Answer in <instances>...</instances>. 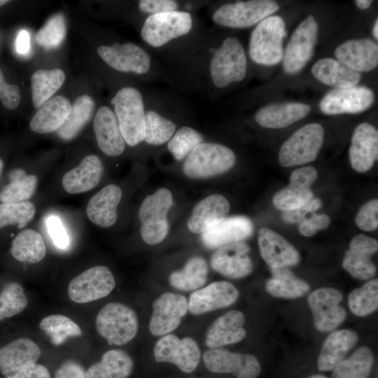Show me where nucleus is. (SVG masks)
<instances>
[{"instance_id": "nucleus-14", "label": "nucleus", "mask_w": 378, "mask_h": 378, "mask_svg": "<svg viewBox=\"0 0 378 378\" xmlns=\"http://www.w3.org/2000/svg\"><path fill=\"white\" fill-rule=\"evenodd\" d=\"M174 102L164 97L150 96L146 99V132L144 142L159 146L167 144L178 128L168 113Z\"/></svg>"}, {"instance_id": "nucleus-25", "label": "nucleus", "mask_w": 378, "mask_h": 378, "mask_svg": "<svg viewBox=\"0 0 378 378\" xmlns=\"http://www.w3.org/2000/svg\"><path fill=\"white\" fill-rule=\"evenodd\" d=\"M93 129L97 144L106 155H120L125 149V141L120 133L113 110L107 106H102L97 111Z\"/></svg>"}, {"instance_id": "nucleus-26", "label": "nucleus", "mask_w": 378, "mask_h": 378, "mask_svg": "<svg viewBox=\"0 0 378 378\" xmlns=\"http://www.w3.org/2000/svg\"><path fill=\"white\" fill-rule=\"evenodd\" d=\"M244 314L239 310H231L216 318L209 327L205 344L210 349L237 343L246 337L243 327Z\"/></svg>"}, {"instance_id": "nucleus-30", "label": "nucleus", "mask_w": 378, "mask_h": 378, "mask_svg": "<svg viewBox=\"0 0 378 378\" xmlns=\"http://www.w3.org/2000/svg\"><path fill=\"white\" fill-rule=\"evenodd\" d=\"M103 174V164L99 158L90 155L83 158L80 164L64 175L62 183L70 194L89 191L99 183Z\"/></svg>"}, {"instance_id": "nucleus-45", "label": "nucleus", "mask_w": 378, "mask_h": 378, "mask_svg": "<svg viewBox=\"0 0 378 378\" xmlns=\"http://www.w3.org/2000/svg\"><path fill=\"white\" fill-rule=\"evenodd\" d=\"M351 312L358 316L369 315L378 307V280L373 279L353 290L348 297Z\"/></svg>"}, {"instance_id": "nucleus-11", "label": "nucleus", "mask_w": 378, "mask_h": 378, "mask_svg": "<svg viewBox=\"0 0 378 378\" xmlns=\"http://www.w3.org/2000/svg\"><path fill=\"white\" fill-rule=\"evenodd\" d=\"M115 286V278L107 267L94 266L70 281L68 295L74 302L87 303L107 296Z\"/></svg>"}, {"instance_id": "nucleus-18", "label": "nucleus", "mask_w": 378, "mask_h": 378, "mask_svg": "<svg viewBox=\"0 0 378 378\" xmlns=\"http://www.w3.org/2000/svg\"><path fill=\"white\" fill-rule=\"evenodd\" d=\"M374 101V94L365 86L335 88L321 100V111L328 115L358 113L368 109Z\"/></svg>"}, {"instance_id": "nucleus-32", "label": "nucleus", "mask_w": 378, "mask_h": 378, "mask_svg": "<svg viewBox=\"0 0 378 378\" xmlns=\"http://www.w3.org/2000/svg\"><path fill=\"white\" fill-rule=\"evenodd\" d=\"M71 109V104L58 95L44 102L30 120V129L38 134L57 131L64 124Z\"/></svg>"}, {"instance_id": "nucleus-54", "label": "nucleus", "mask_w": 378, "mask_h": 378, "mask_svg": "<svg viewBox=\"0 0 378 378\" xmlns=\"http://www.w3.org/2000/svg\"><path fill=\"white\" fill-rule=\"evenodd\" d=\"M321 206V201L318 198L313 197L303 206L291 211H283L281 214L284 221L288 223H299Z\"/></svg>"}, {"instance_id": "nucleus-4", "label": "nucleus", "mask_w": 378, "mask_h": 378, "mask_svg": "<svg viewBox=\"0 0 378 378\" xmlns=\"http://www.w3.org/2000/svg\"><path fill=\"white\" fill-rule=\"evenodd\" d=\"M101 59L113 70L155 80L161 76L160 66L150 52L132 42H115L97 48Z\"/></svg>"}, {"instance_id": "nucleus-59", "label": "nucleus", "mask_w": 378, "mask_h": 378, "mask_svg": "<svg viewBox=\"0 0 378 378\" xmlns=\"http://www.w3.org/2000/svg\"><path fill=\"white\" fill-rule=\"evenodd\" d=\"M29 34L26 30H22L16 39V50L20 54H27L30 48Z\"/></svg>"}, {"instance_id": "nucleus-33", "label": "nucleus", "mask_w": 378, "mask_h": 378, "mask_svg": "<svg viewBox=\"0 0 378 378\" xmlns=\"http://www.w3.org/2000/svg\"><path fill=\"white\" fill-rule=\"evenodd\" d=\"M310 111V106L302 103L273 104L259 109L255 119L263 127L279 129L304 118Z\"/></svg>"}, {"instance_id": "nucleus-17", "label": "nucleus", "mask_w": 378, "mask_h": 378, "mask_svg": "<svg viewBox=\"0 0 378 378\" xmlns=\"http://www.w3.org/2000/svg\"><path fill=\"white\" fill-rule=\"evenodd\" d=\"M188 311V302L182 295L164 293L153 303L149 330L154 336H163L174 330Z\"/></svg>"}, {"instance_id": "nucleus-20", "label": "nucleus", "mask_w": 378, "mask_h": 378, "mask_svg": "<svg viewBox=\"0 0 378 378\" xmlns=\"http://www.w3.org/2000/svg\"><path fill=\"white\" fill-rule=\"evenodd\" d=\"M251 220L244 216L225 217L211 225L201 234L202 242L208 248H218L225 245L242 241L251 236Z\"/></svg>"}, {"instance_id": "nucleus-49", "label": "nucleus", "mask_w": 378, "mask_h": 378, "mask_svg": "<svg viewBox=\"0 0 378 378\" xmlns=\"http://www.w3.org/2000/svg\"><path fill=\"white\" fill-rule=\"evenodd\" d=\"M313 197L310 188L289 184L274 194L272 202L276 208L287 211L303 206Z\"/></svg>"}, {"instance_id": "nucleus-19", "label": "nucleus", "mask_w": 378, "mask_h": 378, "mask_svg": "<svg viewBox=\"0 0 378 378\" xmlns=\"http://www.w3.org/2000/svg\"><path fill=\"white\" fill-rule=\"evenodd\" d=\"M249 252V246L244 241L229 244L217 248L210 258V264L214 270L226 277L242 278L253 270Z\"/></svg>"}, {"instance_id": "nucleus-62", "label": "nucleus", "mask_w": 378, "mask_h": 378, "mask_svg": "<svg viewBox=\"0 0 378 378\" xmlns=\"http://www.w3.org/2000/svg\"><path fill=\"white\" fill-rule=\"evenodd\" d=\"M3 168H4V162H3V160L0 158V176L3 171Z\"/></svg>"}, {"instance_id": "nucleus-7", "label": "nucleus", "mask_w": 378, "mask_h": 378, "mask_svg": "<svg viewBox=\"0 0 378 378\" xmlns=\"http://www.w3.org/2000/svg\"><path fill=\"white\" fill-rule=\"evenodd\" d=\"M173 205V196L167 188H160L147 196L139 210L140 232L143 241L155 245L162 242L169 232L167 214Z\"/></svg>"}, {"instance_id": "nucleus-8", "label": "nucleus", "mask_w": 378, "mask_h": 378, "mask_svg": "<svg viewBox=\"0 0 378 378\" xmlns=\"http://www.w3.org/2000/svg\"><path fill=\"white\" fill-rule=\"evenodd\" d=\"M279 8V4L271 0L238 1L217 7L211 19L222 27L245 29L257 24Z\"/></svg>"}, {"instance_id": "nucleus-43", "label": "nucleus", "mask_w": 378, "mask_h": 378, "mask_svg": "<svg viewBox=\"0 0 378 378\" xmlns=\"http://www.w3.org/2000/svg\"><path fill=\"white\" fill-rule=\"evenodd\" d=\"M10 182L0 192L1 203H17L25 202L34 193L38 179L36 176L26 174L24 171L18 169L10 174Z\"/></svg>"}, {"instance_id": "nucleus-13", "label": "nucleus", "mask_w": 378, "mask_h": 378, "mask_svg": "<svg viewBox=\"0 0 378 378\" xmlns=\"http://www.w3.org/2000/svg\"><path fill=\"white\" fill-rule=\"evenodd\" d=\"M318 36V24L310 15L293 33L283 56V67L289 74L299 72L311 59Z\"/></svg>"}, {"instance_id": "nucleus-6", "label": "nucleus", "mask_w": 378, "mask_h": 378, "mask_svg": "<svg viewBox=\"0 0 378 378\" xmlns=\"http://www.w3.org/2000/svg\"><path fill=\"white\" fill-rule=\"evenodd\" d=\"M286 34L285 23L280 16H268L258 23L249 39L251 60L260 65L278 64L284 56L283 39Z\"/></svg>"}, {"instance_id": "nucleus-35", "label": "nucleus", "mask_w": 378, "mask_h": 378, "mask_svg": "<svg viewBox=\"0 0 378 378\" xmlns=\"http://www.w3.org/2000/svg\"><path fill=\"white\" fill-rule=\"evenodd\" d=\"M313 76L321 83L335 88L356 86L361 75L346 64L332 58H321L312 67Z\"/></svg>"}, {"instance_id": "nucleus-42", "label": "nucleus", "mask_w": 378, "mask_h": 378, "mask_svg": "<svg viewBox=\"0 0 378 378\" xmlns=\"http://www.w3.org/2000/svg\"><path fill=\"white\" fill-rule=\"evenodd\" d=\"M373 363L371 349L362 346L332 370V378H368Z\"/></svg>"}, {"instance_id": "nucleus-16", "label": "nucleus", "mask_w": 378, "mask_h": 378, "mask_svg": "<svg viewBox=\"0 0 378 378\" xmlns=\"http://www.w3.org/2000/svg\"><path fill=\"white\" fill-rule=\"evenodd\" d=\"M203 362L210 372L228 373L237 378H256L261 371V365L254 356L232 353L220 348L206 351Z\"/></svg>"}, {"instance_id": "nucleus-53", "label": "nucleus", "mask_w": 378, "mask_h": 378, "mask_svg": "<svg viewBox=\"0 0 378 378\" xmlns=\"http://www.w3.org/2000/svg\"><path fill=\"white\" fill-rule=\"evenodd\" d=\"M0 99L8 109H15L20 102V92L18 85L6 82L0 69Z\"/></svg>"}, {"instance_id": "nucleus-60", "label": "nucleus", "mask_w": 378, "mask_h": 378, "mask_svg": "<svg viewBox=\"0 0 378 378\" xmlns=\"http://www.w3.org/2000/svg\"><path fill=\"white\" fill-rule=\"evenodd\" d=\"M354 2L360 9H366L370 6L372 1L370 0H356Z\"/></svg>"}, {"instance_id": "nucleus-57", "label": "nucleus", "mask_w": 378, "mask_h": 378, "mask_svg": "<svg viewBox=\"0 0 378 378\" xmlns=\"http://www.w3.org/2000/svg\"><path fill=\"white\" fill-rule=\"evenodd\" d=\"M55 378H88L84 368L78 363L67 360L56 370Z\"/></svg>"}, {"instance_id": "nucleus-31", "label": "nucleus", "mask_w": 378, "mask_h": 378, "mask_svg": "<svg viewBox=\"0 0 378 378\" xmlns=\"http://www.w3.org/2000/svg\"><path fill=\"white\" fill-rule=\"evenodd\" d=\"M358 335L349 329L332 332L323 342L317 360L321 371L332 370L358 342Z\"/></svg>"}, {"instance_id": "nucleus-41", "label": "nucleus", "mask_w": 378, "mask_h": 378, "mask_svg": "<svg viewBox=\"0 0 378 378\" xmlns=\"http://www.w3.org/2000/svg\"><path fill=\"white\" fill-rule=\"evenodd\" d=\"M65 80V74L61 69H40L31 78L32 102L35 108H39L60 88Z\"/></svg>"}, {"instance_id": "nucleus-24", "label": "nucleus", "mask_w": 378, "mask_h": 378, "mask_svg": "<svg viewBox=\"0 0 378 378\" xmlns=\"http://www.w3.org/2000/svg\"><path fill=\"white\" fill-rule=\"evenodd\" d=\"M378 157V132L371 124L358 125L352 135L349 148L351 167L358 172H365Z\"/></svg>"}, {"instance_id": "nucleus-21", "label": "nucleus", "mask_w": 378, "mask_h": 378, "mask_svg": "<svg viewBox=\"0 0 378 378\" xmlns=\"http://www.w3.org/2000/svg\"><path fill=\"white\" fill-rule=\"evenodd\" d=\"M238 296L239 290L232 283L215 281L190 295L188 310L195 315L203 314L231 305Z\"/></svg>"}, {"instance_id": "nucleus-63", "label": "nucleus", "mask_w": 378, "mask_h": 378, "mask_svg": "<svg viewBox=\"0 0 378 378\" xmlns=\"http://www.w3.org/2000/svg\"><path fill=\"white\" fill-rule=\"evenodd\" d=\"M309 378H327V377L322 375H313Z\"/></svg>"}, {"instance_id": "nucleus-37", "label": "nucleus", "mask_w": 378, "mask_h": 378, "mask_svg": "<svg viewBox=\"0 0 378 378\" xmlns=\"http://www.w3.org/2000/svg\"><path fill=\"white\" fill-rule=\"evenodd\" d=\"M272 277L266 283L268 293L275 298H299L306 295L310 286L305 281L297 277L286 267L271 269Z\"/></svg>"}, {"instance_id": "nucleus-56", "label": "nucleus", "mask_w": 378, "mask_h": 378, "mask_svg": "<svg viewBox=\"0 0 378 378\" xmlns=\"http://www.w3.org/2000/svg\"><path fill=\"white\" fill-rule=\"evenodd\" d=\"M318 177L316 169L311 166L297 169L290 177V184L302 188H309Z\"/></svg>"}, {"instance_id": "nucleus-55", "label": "nucleus", "mask_w": 378, "mask_h": 378, "mask_svg": "<svg viewBox=\"0 0 378 378\" xmlns=\"http://www.w3.org/2000/svg\"><path fill=\"white\" fill-rule=\"evenodd\" d=\"M330 223V219L328 215L314 214L299 223V231L302 235L310 237L317 231L326 229Z\"/></svg>"}, {"instance_id": "nucleus-61", "label": "nucleus", "mask_w": 378, "mask_h": 378, "mask_svg": "<svg viewBox=\"0 0 378 378\" xmlns=\"http://www.w3.org/2000/svg\"><path fill=\"white\" fill-rule=\"evenodd\" d=\"M372 33L374 35V37L377 39L378 38V20L376 19L375 23L373 27Z\"/></svg>"}, {"instance_id": "nucleus-10", "label": "nucleus", "mask_w": 378, "mask_h": 378, "mask_svg": "<svg viewBox=\"0 0 378 378\" xmlns=\"http://www.w3.org/2000/svg\"><path fill=\"white\" fill-rule=\"evenodd\" d=\"M323 138V128L318 123L307 124L298 129L281 146L279 153L280 164L286 167L314 161Z\"/></svg>"}, {"instance_id": "nucleus-52", "label": "nucleus", "mask_w": 378, "mask_h": 378, "mask_svg": "<svg viewBox=\"0 0 378 378\" xmlns=\"http://www.w3.org/2000/svg\"><path fill=\"white\" fill-rule=\"evenodd\" d=\"M46 225L54 244L62 250L66 249L70 245V239L60 218L56 216H49Z\"/></svg>"}, {"instance_id": "nucleus-46", "label": "nucleus", "mask_w": 378, "mask_h": 378, "mask_svg": "<svg viewBox=\"0 0 378 378\" xmlns=\"http://www.w3.org/2000/svg\"><path fill=\"white\" fill-rule=\"evenodd\" d=\"M204 141V137L200 132L192 127L182 125L167 143V147L176 160L181 161Z\"/></svg>"}, {"instance_id": "nucleus-48", "label": "nucleus", "mask_w": 378, "mask_h": 378, "mask_svg": "<svg viewBox=\"0 0 378 378\" xmlns=\"http://www.w3.org/2000/svg\"><path fill=\"white\" fill-rule=\"evenodd\" d=\"M36 209L31 202L1 203L0 204V229L7 225H17L24 227L34 216Z\"/></svg>"}, {"instance_id": "nucleus-22", "label": "nucleus", "mask_w": 378, "mask_h": 378, "mask_svg": "<svg viewBox=\"0 0 378 378\" xmlns=\"http://www.w3.org/2000/svg\"><path fill=\"white\" fill-rule=\"evenodd\" d=\"M258 245L262 259L271 269L288 268L298 265L300 260L298 250L271 229L263 227L259 230Z\"/></svg>"}, {"instance_id": "nucleus-50", "label": "nucleus", "mask_w": 378, "mask_h": 378, "mask_svg": "<svg viewBox=\"0 0 378 378\" xmlns=\"http://www.w3.org/2000/svg\"><path fill=\"white\" fill-rule=\"evenodd\" d=\"M66 35L65 20L62 14L58 13L50 18L39 29L36 35V41L46 49L58 47Z\"/></svg>"}, {"instance_id": "nucleus-15", "label": "nucleus", "mask_w": 378, "mask_h": 378, "mask_svg": "<svg viewBox=\"0 0 378 378\" xmlns=\"http://www.w3.org/2000/svg\"><path fill=\"white\" fill-rule=\"evenodd\" d=\"M342 298V293L332 288L316 289L309 295L308 304L318 331H332L344 321L346 312L340 305Z\"/></svg>"}, {"instance_id": "nucleus-40", "label": "nucleus", "mask_w": 378, "mask_h": 378, "mask_svg": "<svg viewBox=\"0 0 378 378\" xmlns=\"http://www.w3.org/2000/svg\"><path fill=\"white\" fill-rule=\"evenodd\" d=\"M94 106L93 99L88 94L77 97L66 120L57 131L59 136L66 141L75 138L91 118Z\"/></svg>"}, {"instance_id": "nucleus-29", "label": "nucleus", "mask_w": 378, "mask_h": 378, "mask_svg": "<svg viewBox=\"0 0 378 378\" xmlns=\"http://www.w3.org/2000/svg\"><path fill=\"white\" fill-rule=\"evenodd\" d=\"M41 349L31 340L19 338L0 348V372L8 375L15 371L36 364Z\"/></svg>"}, {"instance_id": "nucleus-64", "label": "nucleus", "mask_w": 378, "mask_h": 378, "mask_svg": "<svg viewBox=\"0 0 378 378\" xmlns=\"http://www.w3.org/2000/svg\"><path fill=\"white\" fill-rule=\"evenodd\" d=\"M8 2V1H7V0H0V6L6 4Z\"/></svg>"}, {"instance_id": "nucleus-9", "label": "nucleus", "mask_w": 378, "mask_h": 378, "mask_svg": "<svg viewBox=\"0 0 378 378\" xmlns=\"http://www.w3.org/2000/svg\"><path fill=\"white\" fill-rule=\"evenodd\" d=\"M138 318L130 307L119 302H109L96 317L99 335L111 345L125 344L134 338L138 331Z\"/></svg>"}, {"instance_id": "nucleus-28", "label": "nucleus", "mask_w": 378, "mask_h": 378, "mask_svg": "<svg viewBox=\"0 0 378 378\" xmlns=\"http://www.w3.org/2000/svg\"><path fill=\"white\" fill-rule=\"evenodd\" d=\"M122 198V190L110 184L102 188L88 203L86 214L89 220L102 227H109L118 218L117 207Z\"/></svg>"}, {"instance_id": "nucleus-23", "label": "nucleus", "mask_w": 378, "mask_h": 378, "mask_svg": "<svg viewBox=\"0 0 378 378\" xmlns=\"http://www.w3.org/2000/svg\"><path fill=\"white\" fill-rule=\"evenodd\" d=\"M377 248L378 243L375 239L362 234L355 236L343 259L344 269L358 279L372 278L376 272V267L371 260V255Z\"/></svg>"}, {"instance_id": "nucleus-39", "label": "nucleus", "mask_w": 378, "mask_h": 378, "mask_svg": "<svg viewBox=\"0 0 378 378\" xmlns=\"http://www.w3.org/2000/svg\"><path fill=\"white\" fill-rule=\"evenodd\" d=\"M10 253L13 257L20 262L36 263L44 258L46 247L38 232L26 229L13 239Z\"/></svg>"}, {"instance_id": "nucleus-2", "label": "nucleus", "mask_w": 378, "mask_h": 378, "mask_svg": "<svg viewBox=\"0 0 378 378\" xmlns=\"http://www.w3.org/2000/svg\"><path fill=\"white\" fill-rule=\"evenodd\" d=\"M139 34L149 51L161 52L174 61L190 49L204 34L201 32L195 12L186 10L149 15L142 21Z\"/></svg>"}, {"instance_id": "nucleus-44", "label": "nucleus", "mask_w": 378, "mask_h": 378, "mask_svg": "<svg viewBox=\"0 0 378 378\" xmlns=\"http://www.w3.org/2000/svg\"><path fill=\"white\" fill-rule=\"evenodd\" d=\"M41 329L55 345L63 344L67 337L82 335L81 328L70 318L62 314H52L40 322Z\"/></svg>"}, {"instance_id": "nucleus-51", "label": "nucleus", "mask_w": 378, "mask_h": 378, "mask_svg": "<svg viewBox=\"0 0 378 378\" xmlns=\"http://www.w3.org/2000/svg\"><path fill=\"white\" fill-rule=\"evenodd\" d=\"M378 200L373 199L363 204L356 216L357 226L364 231H372L378 226Z\"/></svg>"}, {"instance_id": "nucleus-38", "label": "nucleus", "mask_w": 378, "mask_h": 378, "mask_svg": "<svg viewBox=\"0 0 378 378\" xmlns=\"http://www.w3.org/2000/svg\"><path fill=\"white\" fill-rule=\"evenodd\" d=\"M208 265L204 258L194 256L186 262L182 269L172 272L169 281L176 289L196 290L206 283Z\"/></svg>"}, {"instance_id": "nucleus-5", "label": "nucleus", "mask_w": 378, "mask_h": 378, "mask_svg": "<svg viewBox=\"0 0 378 378\" xmlns=\"http://www.w3.org/2000/svg\"><path fill=\"white\" fill-rule=\"evenodd\" d=\"M234 153L230 148L214 142H202L185 159L183 174L193 179H203L222 174L233 167Z\"/></svg>"}, {"instance_id": "nucleus-27", "label": "nucleus", "mask_w": 378, "mask_h": 378, "mask_svg": "<svg viewBox=\"0 0 378 378\" xmlns=\"http://www.w3.org/2000/svg\"><path fill=\"white\" fill-rule=\"evenodd\" d=\"M339 61L358 72L370 71L378 64L377 43L369 38L349 40L335 51Z\"/></svg>"}, {"instance_id": "nucleus-47", "label": "nucleus", "mask_w": 378, "mask_h": 378, "mask_svg": "<svg viewBox=\"0 0 378 378\" xmlns=\"http://www.w3.org/2000/svg\"><path fill=\"white\" fill-rule=\"evenodd\" d=\"M27 304L22 286L17 282L7 284L0 293V321L22 312Z\"/></svg>"}, {"instance_id": "nucleus-34", "label": "nucleus", "mask_w": 378, "mask_h": 378, "mask_svg": "<svg viewBox=\"0 0 378 378\" xmlns=\"http://www.w3.org/2000/svg\"><path fill=\"white\" fill-rule=\"evenodd\" d=\"M230 210L227 200L221 195H209L199 202L192 210L187 225L195 234H202L211 225L225 218Z\"/></svg>"}, {"instance_id": "nucleus-12", "label": "nucleus", "mask_w": 378, "mask_h": 378, "mask_svg": "<svg viewBox=\"0 0 378 378\" xmlns=\"http://www.w3.org/2000/svg\"><path fill=\"white\" fill-rule=\"evenodd\" d=\"M153 356L158 363H170L181 371L190 373L197 367L201 352L192 338L186 337L180 339L175 335L167 334L155 343Z\"/></svg>"}, {"instance_id": "nucleus-3", "label": "nucleus", "mask_w": 378, "mask_h": 378, "mask_svg": "<svg viewBox=\"0 0 378 378\" xmlns=\"http://www.w3.org/2000/svg\"><path fill=\"white\" fill-rule=\"evenodd\" d=\"M111 104L125 144L134 147L144 142L146 99L143 92L136 87H122L111 98Z\"/></svg>"}, {"instance_id": "nucleus-1", "label": "nucleus", "mask_w": 378, "mask_h": 378, "mask_svg": "<svg viewBox=\"0 0 378 378\" xmlns=\"http://www.w3.org/2000/svg\"><path fill=\"white\" fill-rule=\"evenodd\" d=\"M191 83L207 89L222 90L242 81L246 75L247 58L240 41L227 36L217 46H211L207 34L178 62Z\"/></svg>"}, {"instance_id": "nucleus-58", "label": "nucleus", "mask_w": 378, "mask_h": 378, "mask_svg": "<svg viewBox=\"0 0 378 378\" xmlns=\"http://www.w3.org/2000/svg\"><path fill=\"white\" fill-rule=\"evenodd\" d=\"M5 378H50V374L44 365L34 364L15 371Z\"/></svg>"}, {"instance_id": "nucleus-36", "label": "nucleus", "mask_w": 378, "mask_h": 378, "mask_svg": "<svg viewBox=\"0 0 378 378\" xmlns=\"http://www.w3.org/2000/svg\"><path fill=\"white\" fill-rule=\"evenodd\" d=\"M133 360L124 351L111 349L105 352L101 360L86 372L88 378H127L133 370Z\"/></svg>"}]
</instances>
